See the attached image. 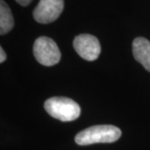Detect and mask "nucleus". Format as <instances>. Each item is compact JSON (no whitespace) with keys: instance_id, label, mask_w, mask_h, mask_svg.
Returning <instances> with one entry per match:
<instances>
[{"instance_id":"1","label":"nucleus","mask_w":150,"mask_h":150,"mask_svg":"<svg viewBox=\"0 0 150 150\" xmlns=\"http://www.w3.org/2000/svg\"><path fill=\"white\" fill-rule=\"evenodd\" d=\"M121 130L113 125H96L79 132L75 136V142L79 145L113 143L121 137Z\"/></svg>"},{"instance_id":"2","label":"nucleus","mask_w":150,"mask_h":150,"mask_svg":"<svg viewBox=\"0 0 150 150\" xmlns=\"http://www.w3.org/2000/svg\"><path fill=\"white\" fill-rule=\"evenodd\" d=\"M44 108L50 116L63 122L74 121L79 117V105L65 97H53L44 103Z\"/></svg>"},{"instance_id":"3","label":"nucleus","mask_w":150,"mask_h":150,"mask_svg":"<svg viewBox=\"0 0 150 150\" xmlns=\"http://www.w3.org/2000/svg\"><path fill=\"white\" fill-rule=\"evenodd\" d=\"M33 54L39 64L48 67L57 64L61 59V53L57 43L52 38L44 36L35 40Z\"/></svg>"},{"instance_id":"4","label":"nucleus","mask_w":150,"mask_h":150,"mask_svg":"<svg viewBox=\"0 0 150 150\" xmlns=\"http://www.w3.org/2000/svg\"><path fill=\"white\" fill-rule=\"evenodd\" d=\"M64 6V0H40L33 10V18L40 23H52L60 16Z\"/></svg>"},{"instance_id":"5","label":"nucleus","mask_w":150,"mask_h":150,"mask_svg":"<svg viewBox=\"0 0 150 150\" xmlns=\"http://www.w3.org/2000/svg\"><path fill=\"white\" fill-rule=\"evenodd\" d=\"M74 48L79 56L87 61L96 60L101 52V45L98 39L93 35L88 33L75 37Z\"/></svg>"},{"instance_id":"6","label":"nucleus","mask_w":150,"mask_h":150,"mask_svg":"<svg viewBox=\"0 0 150 150\" xmlns=\"http://www.w3.org/2000/svg\"><path fill=\"white\" fill-rule=\"evenodd\" d=\"M134 59L150 72V41L143 37L136 38L133 42Z\"/></svg>"},{"instance_id":"7","label":"nucleus","mask_w":150,"mask_h":150,"mask_svg":"<svg viewBox=\"0 0 150 150\" xmlns=\"http://www.w3.org/2000/svg\"><path fill=\"white\" fill-rule=\"evenodd\" d=\"M14 25L10 8L4 0L0 1V34L4 35L12 30Z\"/></svg>"},{"instance_id":"8","label":"nucleus","mask_w":150,"mask_h":150,"mask_svg":"<svg viewBox=\"0 0 150 150\" xmlns=\"http://www.w3.org/2000/svg\"><path fill=\"white\" fill-rule=\"evenodd\" d=\"M6 60V54L4 48H0V63H4Z\"/></svg>"},{"instance_id":"9","label":"nucleus","mask_w":150,"mask_h":150,"mask_svg":"<svg viewBox=\"0 0 150 150\" xmlns=\"http://www.w3.org/2000/svg\"><path fill=\"white\" fill-rule=\"evenodd\" d=\"M33 0H16V2L18 4H19L20 5L23 6V7L28 5Z\"/></svg>"}]
</instances>
